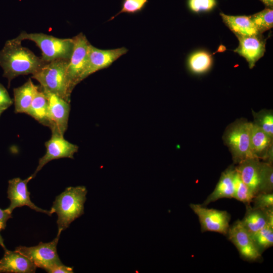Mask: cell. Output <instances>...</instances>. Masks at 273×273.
Wrapping results in <instances>:
<instances>
[{
    "label": "cell",
    "instance_id": "2",
    "mask_svg": "<svg viewBox=\"0 0 273 273\" xmlns=\"http://www.w3.org/2000/svg\"><path fill=\"white\" fill-rule=\"evenodd\" d=\"M87 191L84 186L69 187L56 196L51 209L58 215V234L67 229L71 222L84 214Z\"/></svg>",
    "mask_w": 273,
    "mask_h": 273
},
{
    "label": "cell",
    "instance_id": "18",
    "mask_svg": "<svg viewBox=\"0 0 273 273\" xmlns=\"http://www.w3.org/2000/svg\"><path fill=\"white\" fill-rule=\"evenodd\" d=\"M241 221L250 234L267 225L273 227V208L262 210L247 205L245 215Z\"/></svg>",
    "mask_w": 273,
    "mask_h": 273
},
{
    "label": "cell",
    "instance_id": "10",
    "mask_svg": "<svg viewBox=\"0 0 273 273\" xmlns=\"http://www.w3.org/2000/svg\"><path fill=\"white\" fill-rule=\"evenodd\" d=\"M46 152L39 159L38 166L32 174L33 178L41 168L49 162L63 158H74V154L78 151V147L66 140L64 136L52 133L49 140L45 143Z\"/></svg>",
    "mask_w": 273,
    "mask_h": 273
},
{
    "label": "cell",
    "instance_id": "31",
    "mask_svg": "<svg viewBox=\"0 0 273 273\" xmlns=\"http://www.w3.org/2000/svg\"><path fill=\"white\" fill-rule=\"evenodd\" d=\"M190 9L195 12L209 11L213 9L216 5L215 0H188Z\"/></svg>",
    "mask_w": 273,
    "mask_h": 273
},
{
    "label": "cell",
    "instance_id": "6",
    "mask_svg": "<svg viewBox=\"0 0 273 273\" xmlns=\"http://www.w3.org/2000/svg\"><path fill=\"white\" fill-rule=\"evenodd\" d=\"M60 234L49 243L40 242L32 247L19 246L15 250L30 259L37 267L50 273L55 267L63 264L57 251V246Z\"/></svg>",
    "mask_w": 273,
    "mask_h": 273
},
{
    "label": "cell",
    "instance_id": "5",
    "mask_svg": "<svg viewBox=\"0 0 273 273\" xmlns=\"http://www.w3.org/2000/svg\"><path fill=\"white\" fill-rule=\"evenodd\" d=\"M252 124V122L247 120H237L231 124L224 132L223 139L229 147L236 163L255 158L250 146Z\"/></svg>",
    "mask_w": 273,
    "mask_h": 273
},
{
    "label": "cell",
    "instance_id": "34",
    "mask_svg": "<svg viewBox=\"0 0 273 273\" xmlns=\"http://www.w3.org/2000/svg\"><path fill=\"white\" fill-rule=\"evenodd\" d=\"M73 267L67 266L63 264L52 269L50 273H73Z\"/></svg>",
    "mask_w": 273,
    "mask_h": 273
},
{
    "label": "cell",
    "instance_id": "1",
    "mask_svg": "<svg viewBox=\"0 0 273 273\" xmlns=\"http://www.w3.org/2000/svg\"><path fill=\"white\" fill-rule=\"evenodd\" d=\"M46 63L15 38L8 40L0 51V66L4 71L3 77L8 80V87L15 77L33 75Z\"/></svg>",
    "mask_w": 273,
    "mask_h": 273
},
{
    "label": "cell",
    "instance_id": "26",
    "mask_svg": "<svg viewBox=\"0 0 273 273\" xmlns=\"http://www.w3.org/2000/svg\"><path fill=\"white\" fill-rule=\"evenodd\" d=\"M252 240L261 253L264 250L273 245V227L267 225L258 232L250 234Z\"/></svg>",
    "mask_w": 273,
    "mask_h": 273
},
{
    "label": "cell",
    "instance_id": "22",
    "mask_svg": "<svg viewBox=\"0 0 273 273\" xmlns=\"http://www.w3.org/2000/svg\"><path fill=\"white\" fill-rule=\"evenodd\" d=\"M48 109L49 102L47 95L39 87L26 114L41 124L48 127Z\"/></svg>",
    "mask_w": 273,
    "mask_h": 273
},
{
    "label": "cell",
    "instance_id": "4",
    "mask_svg": "<svg viewBox=\"0 0 273 273\" xmlns=\"http://www.w3.org/2000/svg\"><path fill=\"white\" fill-rule=\"evenodd\" d=\"M20 41L29 40L35 43L42 53V59L50 62L57 59L69 60L73 51V38H60L42 33L22 31L16 38Z\"/></svg>",
    "mask_w": 273,
    "mask_h": 273
},
{
    "label": "cell",
    "instance_id": "17",
    "mask_svg": "<svg viewBox=\"0 0 273 273\" xmlns=\"http://www.w3.org/2000/svg\"><path fill=\"white\" fill-rule=\"evenodd\" d=\"M251 152L255 158L272 163V138L252 123L250 133Z\"/></svg>",
    "mask_w": 273,
    "mask_h": 273
},
{
    "label": "cell",
    "instance_id": "30",
    "mask_svg": "<svg viewBox=\"0 0 273 273\" xmlns=\"http://www.w3.org/2000/svg\"><path fill=\"white\" fill-rule=\"evenodd\" d=\"M252 202L253 207L262 210L273 208L272 193H258L254 196Z\"/></svg>",
    "mask_w": 273,
    "mask_h": 273
},
{
    "label": "cell",
    "instance_id": "16",
    "mask_svg": "<svg viewBox=\"0 0 273 273\" xmlns=\"http://www.w3.org/2000/svg\"><path fill=\"white\" fill-rule=\"evenodd\" d=\"M0 259V273H33L37 267L27 257L16 251L4 249Z\"/></svg>",
    "mask_w": 273,
    "mask_h": 273
},
{
    "label": "cell",
    "instance_id": "11",
    "mask_svg": "<svg viewBox=\"0 0 273 273\" xmlns=\"http://www.w3.org/2000/svg\"><path fill=\"white\" fill-rule=\"evenodd\" d=\"M32 178L33 177L31 175L25 179L16 177L9 180L7 194L10 204L6 209L12 213L16 208L26 206L36 212L51 216L50 210H44L37 207L31 201L27 184Z\"/></svg>",
    "mask_w": 273,
    "mask_h": 273
},
{
    "label": "cell",
    "instance_id": "24",
    "mask_svg": "<svg viewBox=\"0 0 273 273\" xmlns=\"http://www.w3.org/2000/svg\"><path fill=\"white\" fill-rule=\"evenodd\" d=\"M233 184L234 198L246 204V205H250L254 195L243 181L235 167L233 174Z\"/></svg>",
    "mask_w": 273,
    "mask_h": 273
},
{
    "label": "cell",
    "instance_id": "12",
    "mask_svg": "<svg viewBox=\"0 0 273 273\" xmlns=\"http://www.w3.org/2000/svg\"><path fill=\"white\" fill-rule=\"evenodd\" d=\"M227 236L237 248L241 256L248 261L260 259L261 253L256 247L250 233L243 225L240 220L230 226Z\"/></svg>",
    "mask_w": 273,
    "mask_h": 273
},
{
    "label": "cell",
    "instance_id": "21",
    "mask_svg": "<svg viewBox=\"0 0 273 273\" xmlns=\"http://www.w3.org/2000/svg\"><path fill=\"white\" fill-rule=\"evenodd\" d=\"M39 86L35 85L31 78L22 85L14 88L15 113H26Z\"/></svg>",
    "mask_w": 273,
    "mask_h": 273
},
{
    "label": "cell",
    "instance_id": "28",
    "mask_svg": "<svg viewBox=\"0 0 273 273\" xmlns=\"http://www.w3.org/2000/svg\"><path fill=\"white\" fill-rule=\"evenodd\" d=\"M273 167L272 163L262 162L261 186L259 193H272Z\"/></svg>",
    "mask_w": 273,
    "mask_h": 273
},
{
    "label": "cell",
    "instance_id": "19",
    "mask_svg": "<svg viewBox=\"0 0 273 273\" xmlns=\"http://www.w3.org/2000/svg\"><path fill=\"white\" fill-rule=\"evenodd\" d=\"M222 21L236 36L261 35L249 16H231L220 13Z\"/></svg>",
    "mask_w": 273,
    "mask_h": 273
},
{
    "label": "cell",
    "instance_id": "27",
    "mask_svg": "<svg viewBox=\"0 0 273 273\" xmlns=\"http://www.w3.org/2000/svg\"><path fill=\"white\" fill-rule=\"evenodd\" d=\"M254 124L273 138V114L271 110H262L258 112H253Z\"/></svg>",
    "mask_w": 273,
    "mask_h": 273
},
{
    "label": "cell",
    "instance_id": "14",
    "mask_svg": "<svg viewBox=\"0 0 273 273\" xmlns=\"http://www.w3.org/2000/svg\"><path fill=\"white\" fill-rule=\"evenodd\" d=\"M239 46L234 50L247 61L252 69L256 62L262 57L265 52L266 39L262 34L248 36H236Z\"/></svg>",
    "mask_w": 273,
    "mask_h": 273
},
{
    "label": "cell",
    "instance_id": "33",
    "mask_svg": "<svg viewBox=\"0 0 273 273\" xmlns=\"http://www.w3.org/2000/svg\"><path fill=\"white\" fill-rule=\"evenodd\" d=\"M12 217V213L6 209L4 210L0 208V232L6 228L8 220Z\"/></svg>",
    "mask_w": 273,
    "mask_h": 273
},
{
    "label": "cell",
    "instance_id": "9",
    "mask_svg": "<svg viewBox=\"0 0 273 273\" xmlns=\"http://www.w3.org/2000/svg\"><path fill=\"white\" fill-rule=\"evenodd\" d=\"M44 93L47 95L49 102L48 127L52 133L64 136L68 128L70 103L55 94Z\"/></svg>",
    "mask_w": 273,
    "mask_h": 273
},
{
    "label": "cell",
    "instance_id": "13",
    "mask_svg": "<svg viewBox=\"0 0 273 273\" xmlns=\"http://www.w3.org/2000/svg\"><path fill=\"white\" fill-rule=\"evenodd\" d=\"M128 51V50L125 47L102 50L94 47L90 43L88 50L87 67L82 75V80L98 71L109 67Z\"/></svg>",
    "mask_w": 273,
    "mask_h": 273
},
{
    "label": "cell",
    "instance_id": "7",
    "mask_svg": "<svg viewBox=\"0 0 273 273\" xmlns=\"http://www.w3.org/2000/svg\"><path fill=\"white\" fill-rule=\"evenodd\" d=\"M72 38L73 49L67 68V77L71 92L82 80V77L87 67L90 44L85 35L81 32Z\"/></svg>",
    "mask_w": 273,
    "mask_h": 273
},
{
    "label": "cell",
    "instance_id": "35",
    "mask_svg": "<svg viewBox=\"0 0 273 273\" xmlns=\"http://www.w3.org/2000/svg\"><path fill=\"white\" fill-rule=\"evenodd\" d=\"M264 5L268 8H272L273 0H260Z\"/></svg>",
    "mask_w": 273,
    "mask_h": 273
},
{
    "label": "cell",
    "instance_id": "25",
    "mask_svg": "<svg viewBox=\"0 0 273 273\" xmlns=\"http://www.w3.org/2000/svg\"><path fill=\"white\" fill-rule=\"evenodd\" d=\"M249 16L260 34L270 29L273 26L272 8L266 7L261 11Z\"/></svg>",
    "mask_w": 273,
    "mask_h": 273
},
{
    "label": "cell",
    "instance_id": "29",
    "mask_svg": "<svg viewBox=\"0 0 273 273\" xmlns=\"http://www.w3.org/2000/svg\"><path fill=\"white\" fill-rule=\"evenodd\" d=\"M148 3V0H122L121 9L119 12L108 20L114 19L122 14H135L141 12Z\"/></svg>",
    "mask_w": 273,
    "mask_h": 273
},
{
    "label": "cell",
    "instance_id": "32",
    "mask_svg": "<svg viewBox=\"0 0 273 273\" xmlns=\"http://www.w3.org/2000/svg\"><path fill=\"white\" fill-rule=\"evenodd\" d=\"M13 100L5 86L0 83V110L5 111L13 104Z\"/></svg>",
    "mask_w": 273,
    "mask_h": 273
},
{
    "label": "cell",
    "instance_id": "15",
    "mask_svg": "<svg viewBox=\"0 0 273 273\" xmlns=\"http://www.w3.org/2000/svg\"><path fill=\"white\" fill-rule=\"evenodd\" d=\"M262 162L256 158L245 159L236 167L243 181L255 196L260 192Z\"/></svg>",
    "mask_w": 273,
    "mask_h": 273
},
{
    "label": "cell",
    "instance_id": "8",
    "mask_svg": "<svg viewBox=\"0 0 273 273\" xmlns=\"http://www.w3.org/2000/svg\"><path fill=\"white\" fill-rule=\"evenodd\" d=\"M190 207L198 217L202 232H214L227 235L231 219L227 211L209 209L197 204H191Z\"/></svg>",
    "mask_w": 273,
    "mask_h": 273
},
{
    "label": "cell",
    "instance_id": "36",
    "mask_svg": "<svg viewBox=\"0 0 273 273\" xmlns=\"http://www.w3.org/2000/svg\"><path fill=\"white\" fill-rule=\"evenodd\" d=\"M0 245L3 247L4 249H6L4 244V239L2 236L0 234Z\"/></svg>",
    "mask_w": 273,
    "mask_h": 273
},
{
    "label": "cell",
    "instance_id": "20",
    "mask_svg": "<svg viewBox=\"0 0 273 273\" xmlns=\"http://www.w3.org/2000/svg\"><path fill=\"white\" fill-rule=\"evenodd\" d=\"M234 170L235 168L230 166L221 173L215 188L202 205L206 206L209 203L222 198H234L233 174Z\"/></svg>",
    "mask_w": 273,
    "mask_h": 273
},
{
    "label": "cell",
    "instance_id": "37",
    "mask_svg": "<svg viewBox=\"0 0 273 273\" xmlns=\"http://www.w3.org/2000/svg\"><path fill=\"white\" fill-rule=\"evenodd\" d=\"M4 111H3V110H0V117H1L2 114L3 113Z\"/></svg>",
    "mask_w": 273,
    "mask_h": 273
},
{
    "label": "cell",
    "instance_id": "3",
    "mask_svg": "<svg viewBox=\"0 0 273 273\" xmlns=\"http://www.w3.org/2000/svg\"><path fill=\"white\" fill-rule=\"evenodd\" d=\"M69 60L57 59L47 62L32 78L40 83V89L44 92L55 94L70 103L72 92L67 77Z\"/></svg>",
    "mask_w": 273,
    "mask_h": 273
},
{
    "label": "cell",
    "instance_id": "23",
    "mask_svg": "<svg viewBox=\"0 0 273 273\" xmlns=\"http://www.w3.org/2000/svg\"><path fill=\"white\" fill-rule=\"evenodd\" d=\"M211 56L207 52L200 51L192 54L188 59L190 69L196 73L207 71L212 65Z\"/></svg>",
    "mask_w": 273,
    "mask_h": 273
}]
</instances>
